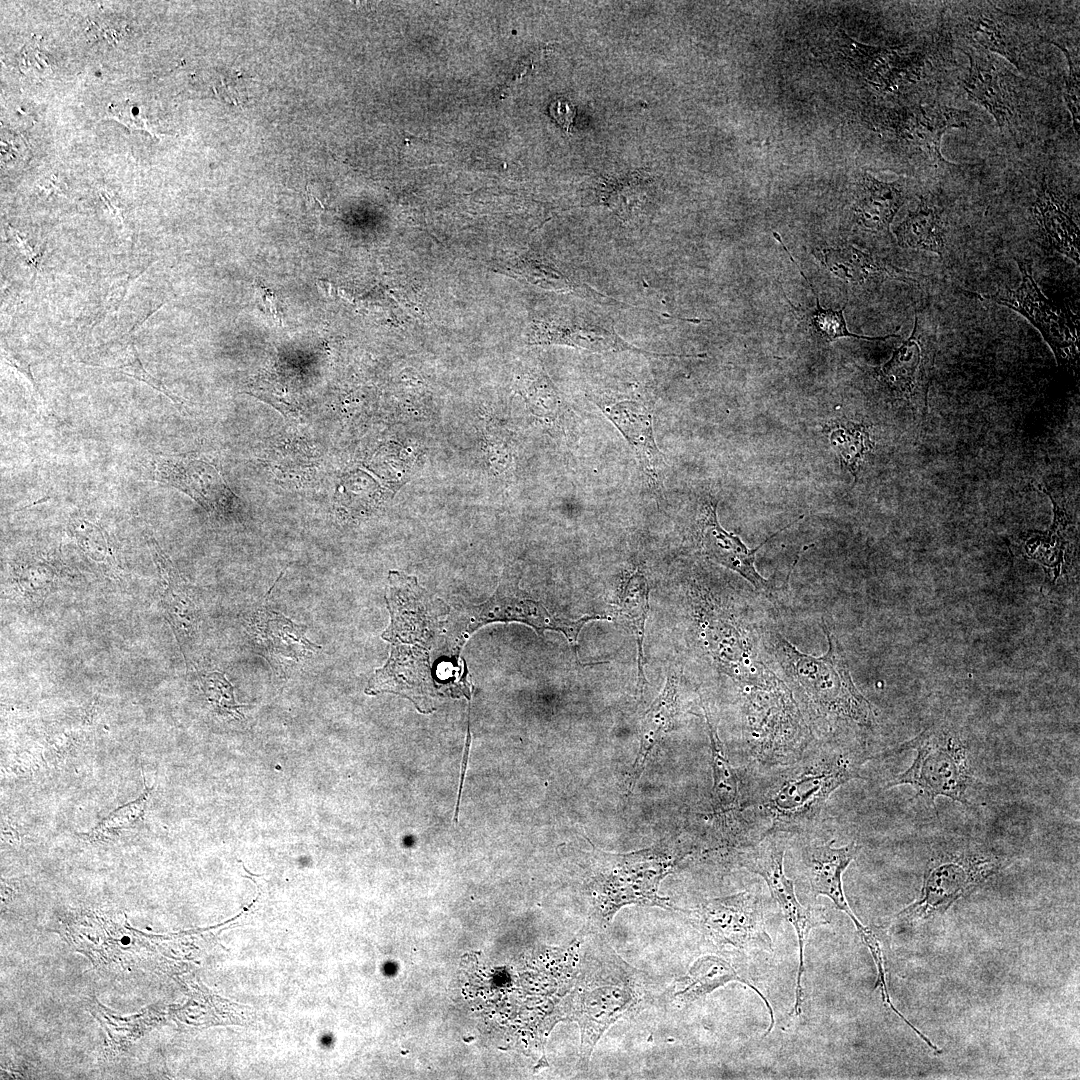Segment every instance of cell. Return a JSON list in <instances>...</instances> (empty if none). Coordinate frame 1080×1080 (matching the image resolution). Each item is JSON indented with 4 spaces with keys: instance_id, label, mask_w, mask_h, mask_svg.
I'll use <instances>...</instances> for the list:
<instances>
[{
    "instance_id": "obj_1",
    "label": "cell",
    "mask_w": 1080,
    "mask_h": 1080,
    "mask_svg": "<svg viewBox=\"0 0 1080 1080\" xmlns=\"http://www.w3.org/2000/svg\"><path fill=\"white\" fill-rule=\"evenodd\" d=\"M828 650L815 657L799 651L766 623L761 635L764 660L791 690L816 741L869 752L876 727L871 703L856 688L836 635L823 620Z\"/></svg>"
},
{
    "instance_id": "obj_2",
    "label": "cell",
    "mask_w": 1080,
    "mask_h": 1080,
    "mask_svg": "<svg viewBox=\"0 0 1080 1080\" xmlns=\"http://www.w3.org/2000/svg\"><path fill=\"white\" fill-rule=\"evenodd\" d=\"M872 758L865 751L815 740L792 764L752 767L756 775L748 793L742 796V809L756 808L769 820L764 836L808 833L818 825L831 794L845 783L862 778L861 768Z\"/></svg>"
},
{
    "instance_id": "obj_3",
    "label": "cell",
    "mask_w": 1080,
    "mask_h": 1080,
    "mask_svg": "<svg viewBox=\"0 0 1080 1080\" xmlns=\"http://www.w3.org/2000/svg\"><path fill=\"white\" fill-rule=\"evenodd\" d=\"M586 887L593 920L604 925L622 906L652 905L670 908L658 894L661 881L690 852L653 847L624 854L604 852L594 846Z\"/></svg>"
},
{
    "instance_id": "obj_4",
    "label": "cell",
    "mask_w": 1080,
    "mask_h": 1080,
    "mask_svg": "<svg viewBox=\"0 0 1080 1080\" xmlns=\"http://www.w3.org/2000/svg\"><path fill=\"white\" fill-rule=\"evenodd\" d=\"M608 950L601 957L589 954L583 960V972L573 999L574 1018L581 1028L583 1068L587 1067L602 1033L642 1000L639 975Z\"/></svg>"
},
{
    "instance_id": "obj_5",
    "label": "cell",
    "mask_w": 1080,
    "mask_h": 1080,
    "mask_svg": "<svg viewBox=\"0 0 1080 1080\" xmlns=\"http://www.w3.org/2000/svg\"><path fill=\"white\" fill-rule=\"evenodd\" d=\"M906 750L915 751V758L904 772L888 781L887 788L910 785L933 806L938 796L971 805L968 792L974 777L968 747L956 731L940 726L928 728L885 755Z\"/></svg>"
},
{
    "instance_id": "obj_6",
    "label": "cell",
    "mask_w": 1080,
    "mask_h": 1080,
    "mask_svg": "<svg viewBox=\"0 0 1080 1080\" xmlns=\"http://www.w3.org/2000/svg\"><path fill=\"white\" fill-rule=\"evenodd\" d=\"M785 834H768L741 854L740 863L766 882L773 899L788 922L794 927L799 944V968L796 984L794 1015L802 1008V976L804 972V947L809 932L829 923L823 908L803 907L797 899L794 882L784 873L783 860L787 841Z\"/></svg>"
},
{
    "instance_id": "obj_7",
    "label": "cell",
    "mask_w": 1080,
    "mask_h": 1080,
    "mask_svg": "<svg viewBox=\"0 0 1080 1080\" xmlns=\"http://www.w3.org/2000/svg\"><path fill=\"white\" fill-rule=\"evenodd\" d=\"M715 945L739 952L772 951L760 900L740 892L704 901L693 910H681Z\"/></svg>"
},
{
    "instance_id": "obj_8",
    "label": "cell",
    "mask_w": 1080,
    "mask_h": 1080,
    "mask_svg": "<svg viewBox=\"0 0 1080 1080\" xmlns=\"http://www.w3.org/2000/svg\"><path fill=\"white\" fill-rule=\"evenodd\" d=\"M998 868V859L983 851L939 856L931 861L925 872L919 898L898 917L908 921L943 912L956 900L970 894Z\"/></svg>"
},
{
    "instance_id": "obj_9",
    "label": "cell",
    "mask_w": 1080,
    "mask_h": 1080,
    "mask_svg": "<svg viewBox=\"0 0 1080 1080\" xmlns=\"http://www.w3.org/2000/svg\"><path fill=\"white\" fill-rule=\"evenodd\" d=\"M1016 262L1021 273L1017 288L1005 287L992 295L969 293L1018 312L1041 333L1059 366L1077 365L1079 351L1075 325L1043 294L1034 280L1031 264L1019 259Z\"/></svg>"
},
{
    "instance_id": "obj_10",
    "label": "cell",
    "mask_w": 1080,
    "mask_h": 1080,
    "mask_svg": "<svg viewBox=\"0 0 1080 1080\" xmlns=\"http://www.w3.org/2000/svg\"><path fill=\"white\" fill-rule=\"evenodd\" d=\"M937 351L936 325L924 308L915 312L910 336L879 370L881 381L895 394L918 403L925 414Z\"/></svg>"
},
{
    "instance_id": "obj_11",
    "label": "cell",
    "mask_w": 1080,
    "mask_h": 1080,
    "mask_svg": "<svg viewBox=\"0 0 1080 1080\" xmlns=\"http://www.w3.org/2000/svg\"><path fill=\"white\" fill-rule=\"evenodd\" d=\"M388 579L386 602L391 620L382 638L392 644L418 643L430 649L440 618L449 613L448 606L420 587L415 577L390 571Z\"/></svg>"
},
{
    "instance_id": "obj_12",
    "label": "cell",
    "mask_w": 1080,
    "mask_h": 1080,
    "mask_svg": "<svg viewBox=\"0 0 1080 1080\" xmlns=\"http://www.w3.org/2000/svg\"><path fill=\"white\" fill-rule=\"evenodd\" d=\"M520 592L516 583L503 580L488 601L470 607L465 633L470 635L480 626L495 621H516L531 626L538 634L545 630L563 633L576 652L583 626L589 621L609 619L605 615H586L575 620L558 617L549 613L541 602Z\"/></svg>"
},
{
    "instance_id": "obj_13",
    "label": "cell",
    "mask_w": 1080,
    "mask_h": 1080,
    "mask_svg": "<svg viewBox=\"0 0 1080 1080\" xmlns=\"http://www.w3.org/2000/svg\"><path fill=\"white\" fill-rule=\"evenodd\" d=\"M421 646L392 644L386 664L375 671L365 690L376 695L391 692L409 698L419 711H432L431 699L438 693L429 663V654Z\"/></svg>"
},
{
    "instance_id": "obj_14",
    "label": "cell",
    "mask_w": 1080,
    "mask_h": 1080,
    "mask_svg": "<svg viewBox=\"0 0 1080 1080\" xmlns=\"http://www.w3.org/2000/svg\"><path fill=\"white\" fill-rule=\"evenodd\" d=\"M147 542L162 586V608L188 663L199 638L201 619L194 589L180 575L154 537L149 535Z\"/></svg>"
},
{
    "instance_id": "obj_15",
    "label": "cell",
    "mask_w": 1080,
    "mask_h": 1080,
    "mask_svg": "<svg viewBox=\"0 0 1080 1080\" xmlns=\"http://www.w3.org/2000/svg\"><path fill=\"white\" fill-rule=\"evenodd\" d=\"M154 480L179 489L208 512L230 508V490L209 463L193 456L158 454L152 462Z\"/></svg>"
},
{
    "instance_id": "obj_16",
    "label": "cell",
    "mask_w": 1080,
    "mask_h": 1080,
    "mask_svg": "<svg viewBox=\"0 0 1080 1080\" xmlns=\"http://www.w3.org/2000/svg\"><path fill=\"white\" fill-rule=\"evenodd\" d=\"M717 502L707 501L703 504L699 520V541L703 554L738 573L746 579L756 592L767 598H771L772 585L769 580L763 578L755 567V554L759 548L771 540L776 534L790 527L795 522L778 530L767 540L754 549H749L739 536L726 531L718 522L716 513Z\"/></svg>"
},
{
    "instance_id": "obj_17",
    "label": "cell",
    "mask_w": 1080,
    "mask_h": 1080,
    "mask_svg": "<svg viewBox=\"0 0 1080 1080\" xmlns=\"http://www.w3.org/2000/svg\"><path fill=\"white\" fill-rule=\"evenodd\" d=\"M244 626L253 647L274 669L297 663L320 648L305 637V626L265 607L248 613Z\"/></svg>"
},
{
    "instance_id": "obj_18",
    "label": "cell",
    "mask_w": 1080,
    "mask_h": 1080,
    "mask_svg": "<svg viewBox=\"0 0 1080 1080\" xmlns=\"http://www.w3.org/2000/svg\"><path fill=\"white\" fill-rule=\"evenodd\" d=\"M859 851L860 846L855 841L842 847H833L832 841L813 842L803 847L801 862L813 896L823 895L829 898L837 909L850 917L859 935L865 940L872 935V932L856 918L842 887V874L857 857Z\"/></svg>"
},
{
    "instance_id": "obj_19",
    "label": "cell",
    "mask_w": 1080,
    "mask_h": 1080,
    "mask_svg": "<svg viewBox=\"0 0 1080 1080\" xmlns=\"http://www.w3.org/2000/svg\"><path fill=\"white\" fill-rule=\"evenodd\" d=\"M966 54L969 66L961 85L968 98L985 108L1003 130L1016 115L1013 75L993 56Z\"/></svg>"
},
{
    "instance_id": "obj_20",
    "label": "cell",
    "mask_w": 1080,
    "mask_h": 1080,
    "mask_svg": "<svg viewBox=\"0 0 1080 1080\" xmlns=\"http://www.w3.org/2000/svg\"><path fill=\"white\" fill-rule=\"evenodd\" d=\"M601 408L629 442L647 477L654 484L660 483L665 462L654 439L649 410L644 405L629 400L605 404Z\"/></svg>"
},
{
    "instance_id": "obj_21",
    "label": "cell",
    "mask_w": 1080,
    "mask_h": 1080,
    "mask_svg": "<svg viewBox=\"0 0 1080 1080\" xmlns=\"http://www.w3.org/2000/svg\"><path fill=\"white\" fill-rule=\"evenodd\" d=\"M964 30L969 40L983 50L999 54L1023 71L1024 45L1012 16L983 5L972 9Z\"/></svg>"
},
{
    "instance_id": "obj_22",
    "label": "cell",
    "mask_w": 1080,
    "mask_h": 1080,
    "mask_svg": "<svg viewBox=\"0 0 1080 1080\" xmlns=\"http://www.w3.org/2000/svg\"><path fill=\"white\" fill-rule=\"evenodd\" d=\"M970 115L943 105H919L903 119L902 136L932 160L948 163L941 153V139L952 128L966 127Z\"/></svg>"
},
{
    "instance_id": "obj_23",
    "label": "cell",
    "mask_w": 1080,
    "mask_h": 1080,
    "mask_svg": "<svg viewBox=\"0 0 1080 1080\" xmlns=\"http://www.w3.org/2000/svg\"><path fill=\"white\" fill-rule=\"evenodd\" d=\"M710 741L713 775L712 809L725 833L737 830L738 812L742 810V794L738 774L732 767L719 738L717 728L706 707L701 704Z\"/></svg>"
},
{
    "instance_id": "obj_24",
    "label": "cell",
    "mask_w": 1080,
    "mask_h": 1080,
    "mask_svg": "<svg viewBox=\"0 0 1080 1080\" xmlns=\"http://www.w3.org/2000/svg\"><path fill=\"white\" fill-rule=\"evenodd\" d=\"M905 199V190L901 183L883 182L864 173L856 190L853 207L855 219L868 230L889 231L890 224Z\"/></svg>"
},
{
    "instance_id": "obj_25",
    "label": "cell",
    "mask_w": 1080,
    "mask_h": 1080,
    "mask_svg": "<svg viewBox=\"0 0 1080 1080\" xmlns=\"http://www.w3.org/2000/svg\"><path fill=\"white\" fill-rule=\"evenodd\" d=\"M678 679L674 675L667 678L665 687L653 701L643 716L639 749L628 780V793L631 794L641 777L647 760L658 742L671 731L678 713Z\"/></svg>"
},
{
    "instance_id": "obj_26",
    "label": "cell",
    "mask_w": 1080,
    "mask_h": 1080,
    "mask_svg": "<svg viewBox=\"0 0 1080 1080\" xmlns=\"http://www.w3.org/2000/svg\"><path fill=\"white\" fill-rule=\"evenodd\" d=\"M1033 214L1051 245L1079 265V227L1060 195L1042 186Z\"/></svg>"
},
{
    "instance_id": "obj_27",
    "label": "cell",
    "mask_w": 1080,
    "mask_h": 1080,
    "mask_svg": "<svg viewBox=\"0 0 1080 1080\" xmlns=\"http://www.w3.org/2000/svg\"><path fill=\"white\" fill-rule=\"evenodd\" d=\"M899 246L942 256L947 244V227L941 209L922 196L917 207L895 228Z\"/></svg>"
},
{
    "instance_id": "obj_28",
    "label": "cell",
    "mask_w": 1080,
    "mask_h": 1080,
    "mask_svg": "<svg viewBox=\"0 0 1080 1080\" xmlns=\"http://www.w3.org/2000/svg\"><path fill=\"white\" fill-rule=\"evenodd\" d=\"M731 981L742 982L752 989L763 999L769 1010L771 1024L765 1035L774 1025V1013L766 997L751 983V980L741 976L739 972L725 959L716 956H705L698 959L690 968L678 985L675 996L683 1001H693L712 992Z\"/></svg>"
},
{
    "instance_id": "obj_29",
    "label": "cell",
    "mask_w": 1080,
    "mask_h": 1080,
    "mask_svg": "<svg viewBox=\"0 0 1080 1080\" xmlns=\"http://www.w3.org/2000/svg\"><path fill=\"white\" fill-rule=\"evenodd\" d=\"M854 44L856 65L864 77L876 87L895 88L902 81H912L918 75V63L894 51Z\"/></svg>"
},
{
    "instance_id": "obj_30",
    "label": "cell",
    "mask_w": 1080,
    "mask_h": 1080,
    "mask_svg": "<svg viewBox=\"0 0 1080 1080\" xmlns=\"http://www.w3.org/2000/svg\"><path fill=\"white\" fill-rule=\"evenodd\" d=\"M648 610L649 585L644 575L640 572H636L627 579L620 594L615 614L617 615V618L621 619L625 625L633 630L636 636L638 646V681L639 689L641 691L646 684L643 672L645 660L643 640Z\"/></svg>"
},
{
    "instance_id": "obj_31",
    "label": "cell",
    "mask_w": 1080,
    "mask_h": 1080,
    "mask_svg": "<svg viewBox=\"0 0 1080 1080\" xmlns=\"http://www.w3.org/2000/svg\"><path fill=\"white\" fill-rule=\"evenodd\" d=\"M774 234H775L774 235L775 239L780 242V244L782 245L784 250L788 253L790 259L792 260L794 265H796V267L799 269V271H800L801 275L804 277V279L808 282L811 290L813 291V293H814V295L816 297V306L814 308H812L811 310L797 308V307H794L793 305H792V307H793V309H795L796 312L801 313V317H803V319L806 321V323L808 324V326L811 329V332L813 334H815L819 339L825 340L827 342H832L837 338L853 337V338L864 339V340H869V341H876V340L884 341V340H886L888 338H891V337H898V335H896V334H888L886 336L870 337V336H863V335H858V334L850 332L848 330V328H847V324H846V321H845V318H844V308L845 307H843L842 309L836 310V311L832 310V309H824L823 307H821L820 302H819V298L817 297V294H816V291L813 288V285L810 283L808 278L801 271V268L799 267L797 262L794 260V258L791 256L790 252L788 251V249L786 248V246L782 242L779 234H777V233H774Z\"/></svg>"
},
{
    "instance_id": "obj_32",
    "label": "cell",
    "mask_w": 1080,
    "mask_h": 1080,
    "mask_svg": "<svg viewBox=\"0 0 1080 1080\" xmlns=\"http://www.w3.org/2000/svg\"><path fill=\"white\" fill-rule=\"evenodd\" d=\"M822 257L827 268L848 283L864 284L886 271L870 254L852 245L825 249Z\"/></svg>"
},
{
    "instance_id": "obj_33",
    "label": "cell",
    "mask_w": 1080,
    "mask_h": 1080,
    "mask_svg": "<svg viewBox=\"0 0 1080 1080\" xmlns=\"http://www.w3.org/2000/svg\"><path fill=\"white\" fill-rule=\"evenodd\" d=\"M830 441L837 450L841 462L848 467L856 481L860 462L872 448L867 427L853 422L837 424V427L831 431Z\"/></svg>"
},
{
    "instance_id": "obj_34",
    "label": "cell",
    "mask_w": 1080,
    "mask_h": 1080,
    "mask_svg": "<svg viewBox=\"0 0 1080 1080\" xmlns=\"http://www.w3.org/2000/svg\"><path fill=\"white\" fill-rule=\"evenodd\" d=\"M55 570L44 560H32L18 564L13 576L21 595L30 602L44 600L52 588Z\"/></svg>"
},
{
    "instance_id": "obj_35",
    "label": "cell",
    "mask_w": 1080,
    "mask_h": 1080,
    "mask_svg": "<svg viewBox=\"0 0 1080 1080\" xmlns=\"http://www.w3.org/2000/svg\"><path fill=\"white\" fill-rule=\"evenodd\" d=\"M152 789L146 788L138 798L115 809L99 822L95 828L83 833L84 836L90 840H100L139 821L145 812Z\"/></svg>"
},
{
    "instance_id": "obj_36",
    "label": "cell",
    "mask_w": 1080,
    "mask_h": 1080,
    "mask_svg": "<svg viewBox=\"0 0 1080 1080\" xmlns=\"http://www.w3.org/2000/svg\"><path fill=\"white\" fill-rule=\"evenodd\" d=\"M200 684L207 700L216 712L234 719L243 717L239 708L244 705L236 702L234 688L223 673L217 671L203 673L200 675Z\"/></svg>"
},
{
    "instance_id": "obj_37",
    "label": "cell",
    "mask_w": 1080,
    "mask_h": 1080,
    "mask_svg": "<svg viewBox=\"0 0 1080 1080\" xmlns=\"http://www.w3.org/2000/svg\"><path fill=\"white\" fill-rule=\"evenodd\" d=\"M69 530L84 553L97 563L111 564L112 553L105 534L96 525L83 519L70 522Z\"/></svg>"
},
{
    "instance_id": "obj_38",
    "label": "cell",
    "mask_w": 1080,
    "mask_h": 1080,
    "mask_svg": "<svg viewBox=\"0 0 1080 1080\" xmlns=\"http://www.w3.org/2000/svg\"><path fill=\"white\" fill-rule=\"evenodd\" d=\"M107 370L119 371L123 374L129 375L136 380L142 381L153 389L167 396L176 404H181V399L170 391L163 382L150 375L143 367L141 360L138 356L137 350L133 342H130L123 353L118 359V362L113 366L103 367Z\"/></svg>"
},
{
    "instance_id": "obj_39",
    "label": "cell",
    "mask_w": 1080,
    "mask_h": 1080,
    "mask_svg": "<svg viewBox=\"0 0 1080 1080\" xmlns=\"http://www.w3.org/2000/svg\"><path fill=\"white\" fill-rule=\"evenodd\" d=\"M1048 42L1051 43V44H1054L1060 50H1062V52L1064 53V55H1065V57L1067 59V63H1068V66H1069V74H1068V77H1067L1066 82H1065V88H1064L1063 96H1064V100H1065V103L1067 105V108H1068V110L1070 111V114H1071V119H1072V124H1073L1074 131H1075V133H1076V135L1078 137L1079 136V130H1080V120H1079V116H1080V111H1079V100H1080L1079 57H1078V54L1077 55L1072 54L1070 52V50L1067 47H1065L1063 44H1060V43H1057V42H1054V41H1048Z\"/></svg>"
},
{
    "instance_id": "obj_40",
    "label": "cell",
    "mask_w": 1080,
    "mask_h": 1080,
    "mask_svg": "<svg viewBox=\"0 0 1080 1080\" xmlns=\"http://www.w3.org/2000/svg\"><path fill=\"white\" fill-rule=\"evenodd\" d=\"M549 113L564 131L569 134L573 120L576 116L575 106L568 99L560 97L551 102L549 105Z\"/></svg>"
},
{
    "instance_id": "obj_41",
    "label": "cell",
    "mask_w": 1080,
    "mask_h": 1080,
    "mask_svg": "<svg viewBox=\"0 0 1080 1080\" xmlns=\"http://www.w3.org/2000/svg\"><path fill=\"white\" fill-rule=\"evenodd\" d=\"M135 278L131 275H126L117 278L111 285L107 298H106V310L109 314L118 315L119 307L124 300L129 286L133 283Z\"/></svg>"
},
{
    "instance_id": "obj_42",
    "label": "cell",
    "mask_w": 1080,
    "mask_h": 1080,
    "mask_svg": "<svg viewBox=\"0 0 1080 1080\" xmlns=\"http://www.w3.org/2000/svg\"><path fill=\"white\" fill-rule=\"evenodd\" d=\"M228 76L229 77H227L226 80L221 81L222 87L218 93L220 94V97L226 99L228 102L239 104L240 101L246 99L243 94L244 87L242 84H239V81L243 76L239 75L237 72H231Z\"/></svg>"
},
{
    "instance_id": "obj_43",
    "label": "cell",
    "mask_w": 1080,
    "mask_h": 1080,
    "mask_svg": "<svg viewBox=\"0 0 1080 1080\" xmlns=\"http://www.w3.org/2000/svg\"><path fill=\"white\" fill-rule=\"evenodd\" d=\"M9 229L14 245L21 253L29 267L33 270L34 276H36L38 270V263L40 261V258L42 257L43 251L39 253L36 252L19 232H17L11 226L9 227Z\"/></svg>"
},
{
    "instance_id": "obj_44",
    "label": "cell",
    "mask_w": 1080,
    "mask_h": 1080,
    "mask_svg": "<svg viewBox=\"0 0 1080 1080\" xmlns=\"http://www.w3.org/2000/svg\"><path fill=\"white\" fill-rule=\"evenodd\" d=\"M1 355H2V358L5 361V363L8 364L10 367L14 368L17 372L21 373L31 383L34 390H36V392L39 393L38 388H37V384L35 383L33 375H32V373L30 371L29 363L24 361L19 356L15 355L13 353H10V352H8V351H6L4 349H2Z\"/></svg>"
}]
</instances>
